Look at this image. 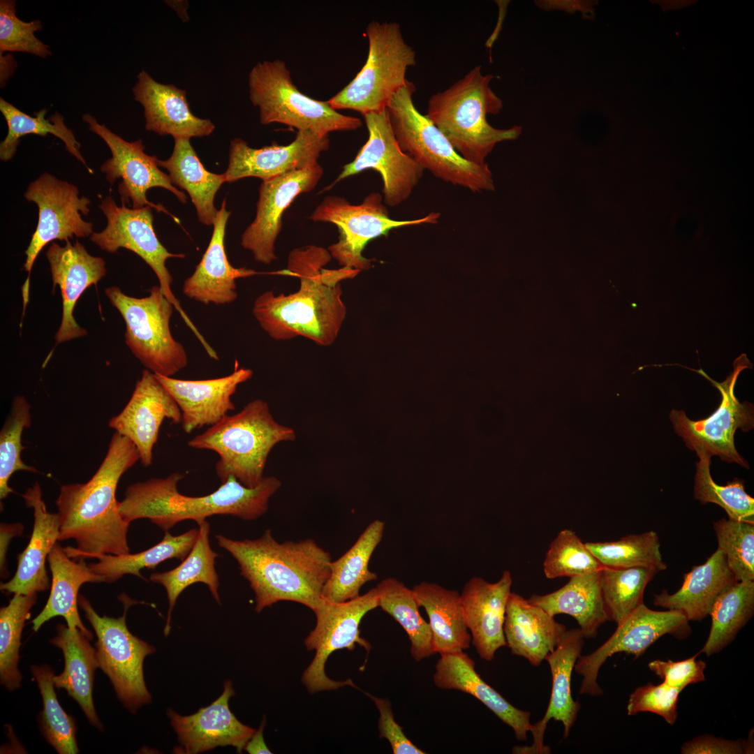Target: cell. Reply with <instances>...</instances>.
Wrapping results in <instances>:
<instances>
[{
    "label": "cell",
    "mask_w": 754,
    "mask_h": 754,
    "mask_svg": "<svg viewBox=\"0 0 754 754\" xmlns=\"http://www.w3.org/2000/svg\"><path fill=\"white\" fill-rule=\"evenodd\" d=\"M0 111L8 125L7 135L0 144L1 161H7L13 157L23 136L29 134L45 136L50 133L59 138L67 151L80 161L89 172H93L80 151V142L73 131L66 126L64 117L58 112L46 119L45 117L47 110L42 109L36 113L35 117H31L2 98H0Z\"/></svg>",
    "instance_id": "44"
},
{
    "label": "cell",
    "mask_w": 754,
    "mask_h": 754,
    "mask_svg": "<svg viewBox=\"0 0 754 754\" xmlns=\"http://www.w3.org/2000/svg\"><path fill=\"white\" fill-rule=\"evenodd\" d=\"M748 363L746 357L744 360H737L733 371L722 383L711 379L702 369L697 371L707 378L721 394L719 407L709 417L692 420L683 411L672 409L670 413L674 431L689 449L696 454L702 452L709 457L718 455L722 460L746 468H749L748 463L737 452L734 437L738 429L744 432L753 429L754 408L750 402L738 401L734 387L739 374L748 367Z\"/></svg>",
    "instance_id": "15"
},
{
    "label": "cell",
    "mask_w": 754,
    "mask_h": 754,
    "mask_svg": "<svg viewBox=\"0 0 754 754\" xmlns=\"http://www.w3.org/2000/svg\"><path fill=\"white\" fill-rule=\"evenodd\" d=\"M605 567L570 529L561 531L551 542L543 562L547 579L573 577L601 570Z\"/></svg>",
    "instance_id": "52"
},
{
    "label": "cell",
    "mask_w": 754,
    "mask_h": 754,
    "mask_svg": "<svg viewBox=\"0 0 754 754\" xmlns=\"http://www.w3.org/2000/svg\"><path fill=\"white\" fill-rule=\"evenodd\" d=\"M82 118L89 125V129L99 135L110 149L112 157L102 164L101 170L110 184L121 179L118 191L122 205L131 201L133 208L150 206L170 215L163 206L147 200V191L154 187L167 189L180 202H186V195L172 184L168 175L159 169L158 158L145 152L142 140L128 142L99 124L91 114H84Z\"/></svg>",
    "instance_id": "19"
},
{
    "label": "cell",
    "mask_w": 754,
    "mask_h": 754,
    "mask_svg": "<svg viewBox=\"0 0 754 754\" xmlns=\"http://www.w3.org/2000/svg\"><path fill=\"white\" fill-rule=\"evenodd\" d=\"M754 613V581L735 582L714 601L709 615L711 626L708 638L698 652L707 656L730 644Z\"/></svg>",
    "instance_id": "43"
},
{
    "label": "cell",
    "mask_w": 754,
    "mask_h": 754,
    "mask_svg": "<svg viewBox=\"0 0 754 754\" xmlns=\"http://www.w3.org/2000/svg\"><path fill=\"white\" fill-rule=\"evenodd\" d=\"M43 29L40 20L24 22L16 15L13 0L0 1V52H21L43 59L52 55L50 47L40 41L35 32Z\"/></svg>",
    "instance_id": "53"
},
{
    "label": "cell",
    "mask_w": 754,
    "mask_h": 754,
    "mask_svg": "<svg viewBox=\"0 0 754 754\" xmlns=\"http://www.w3.org/2000/svg\"><path fill=\"white\" fill-rule=\"evenodd\" d=\"M37 593L14 594L0 609V679L8 690L20 687L22 676L17 668L22 632L31 616Z\"/></svg>",
    "instance_id": "46"
},
{
    "label": "cell",
    "mask_w": 754,
    "mask_h": 754,
    "mask_svg": "<svg viewBox=\"0 0 754 754\" xmlns=\"http://www.w3.org/2000/svg\"><path fill=\"white\" fill-rule=\"evenodd\" d=\"M369 50L355 77L327 102L334 110H351L363 115L386 109L416 64L415 52L394 22L372 21L366 29Z\"/></svg>",
    "instance_id": "9"
},
{
    "label": "cell",
    "mask_w": 754,
    "mask_h": 754,
    "mask_svg": "<svg viewBox=\"0 0 754 754\" xmlns=\"http://www.w3.org/2000/svg\"><path fill=\"white\" fill-rule=\"evenodd\" d=\"M23 526L20 523L14 524H1V572H6V555L10 540L13 536L21 535Z\"/></svg>",
    "instance_id": "58"
},
{
    "label": "cell",
    "mask_w": 754,
    "mask_h": 754,
    "mask_svg": "<svg viewBox=\"0 0 754 754\" xmlns=\"http://www.w3.org/2000/svg\"><path fill=\"white\" fill-rule=\"evenodd\" d=\"M216 538L249 582L257 612L283 600L300 603L312 611L320 603L332 559L313 540L279 542L269 529L255 540H236L223 535Z\"/></svg>",
    "instance_id": "3"
},
{
    "label": "cell",
    "mask_w": 754,
    "mask_h": 754,
    "mask_svg": "<svg viewBox=\"0 0 754 754\" xmlns=\"http://www.w3.org/2000/svg\"><path fill=\"white\" fill-rule=\"evenodd\" d=\"M753 751V734L746 740H728L705 734L685 742L681 747L683 754H742Z\"/></svg>",
    "instance_id": "57"
},
{
    "label": "cell",
    "mask_w": 754,
    "mask_h": 754,
    "mask_svg": "<svg viewBox=\"0 0 754 754\" xmlns=\"http://www.w3.org/2000/svg\"><path fill=\"white\" fill-rule=\"evenodd\" d=\"M157 163L159 167L168 170L174 186L188 192L199 221L206 226L214 225L219 211L214 200L225 183L223 175L205 169L188 138L175 139L170 157L166 160L158 159Z\"/></svg>",
    "instance_id": "38"
},
{
    "label": "cell",
    "mask_w": 754,
    "mask_h": 754,
    "mask_svg": "<svg viewBox=\"0 0 754 754\" xmlns=\"http://www.w3.org/2000/svg\"><path fill=\"white\" fill-rule=\"evenodd\" d=\"M366 694L374 701L379 712V737L385 738L389 741L394 754L426 753L406 736L402 727L395 721L388 700Z\"/></svg>",
    "instance_id": "56"
},
{
    "label": "cell",
    "mask_w": 754,
    "mask_h": 754,
    "mask_svg": "<svg viewBox=\"0 0 754 754\" xmlns=\"http://www.w3.org/2000/svg\"><path fill=\"white\" fill-rule=\"evenodd\" d=\"M27 507L34 510V526L29 542L17 556V567L11 579L0 585L9 593L27 595L50 588L45 561L59 540V519L57 513L47 511L38 482L22 495Z\"/></svg>",
    "instance_id": "29"
},
{
    "label": "cell",
    "mask_w": 754,
    "mask_h": 754,
    "mask_svg": "<svg viewBox=\"0 0 754 754\" xmlns=\"http://www.w3.org/2000/svg\"><path fill=\"white\" fill-rule=\"evenodd\" d=\"M31 670L43 700L40 718L43 736L58 753H77L75 720L65 712L57 700L52 670L44 665L32 666Z\"/></svg>",
    "instance_id": "48"
},
{
    "label": "cell",
    "mask_w": 754,
    "mask_h": 754,
    "mask_svg": "<svg viewBox=\"0 0 754 754\" xmlns=\"http://www.w3.org/2000/svg\"><path fill=\"white\" fill-rule=\"evenodd\" d=\"M697 454L694 498L702 504L720 505L730 519L754 522V498L746 492L744 481L735 478L725 486L716 484L710 473L711 457L702 452Z\"/></svg>",
    "instance_id": "49"
},
{
    "label": "cell",
    "mask_w": 754,
    "mask_h": 754,
    "mask_svg": "<svg viewBox=\"0 0 754 754\" xmlns=\"http://www.w3.org/2000/svg\"><path fill=\"white\" fill-rule=\"evenodd\" d=\"M230 214L224 199L208 246L193 273L184 282L182 292L191 300L204 304L231 303L237 297L236 279L257 273L246 267L236 268L228 261L224 239Z\"/></svg>",
    "instance_id": "30"
},
{
    "label": "cell",
    "mask_w": 754,
    "mask_h": 754,
    "mask_svg": "<svg viewBox=\"0 0 754 754\" xmlns=\"http://www.w3.org/2000/svg\"><path fill=\"white\" fill-rule=\"evenodd\" d=\"M412 589L419 606L428 616L435 653L442 655L467 649L471 636L460 593L427 582H422Z\"/></svg>",
    "instance_id": "36"
},
{
    "label": "cell",
    "mask_w": 754,
    "mask_h": 754,
    "mask_svg": "<svg viewBox=\"0 0 754 754\" xmlns=\"http://www.w3.org/2000/svg\"><path fill=\"white\" fill-rule=\"evenodd\" d=\"M323 175V168L316 162L262 182L256 217L241 237L242 246L250 251L257 262L269 265L277 258L274 244L284 212L297 196L312 191Z\"/></svg>",
    "instance_id": "20"
},
{
    "label": "cell",
    "mask_w": 754,
    "mask_h": 754,
    "mask_svg": "<svg viewBox=\"0 0 754 754\" xmlns=\"http://www.w3.org/2000/svg\"><path fill=\"white\" fill-rule=\"evenodd\" d=\"M378 607L376 587L363 595L342 603H332L322 597L313 610L316 623L304 640L308 651H315L311 663L304 671L301 681L310 693L336 690L349 685L356 687L350 679L334 681L325 673V663L335 651L347 649L353 651L355 645L369 652L371 644L360 637V624L369 612Z\"/></svg>",
    "instance_id": "13"
},
{
    "label": "cell",
    "mask_w": 754,
    "mask_h": 754,
    "mask_svg": "<svg viewBox=\"0 0 754 754\" xmlns=\"http://www.w3.org/2000/svg\"><path fill=\"white\" fill-rule=\"evenodd\" d=\"M381 194H369L359 205H352L343 198L328 195L316 207L309 219L313 221L334 224L339 230L338 241L328 251L341 267L362 271L371 266V260L362 256L366 245L372 239L387 235L394 228L436 223L440 214L431 212L413 220H394L383 203Z\"/></svg>",
    "instance_id": "12"
},
{
    "label": "cell",
    "mask_w": 754,
    "mask_h": 754,
    "mask_svg": "<svg viewBox=\"0 0 754 754\" xmlns=\"http://www.w3.org/2000/svg\"><path fill=\"white\" fill-rule=\"evenodd\" d=\"M657 572L645 567L602 569L601 591L608 620L619 625L644 603L646 586Z\"/></svg>",
    "instance_id": "45"
},
{
    "label": "cell",
    "mask_w": 754,
    "mask_h": 754,
    "mask_svg": "<svg viewBox=\"0 0 754 754\" xmlns=\"http://www.w3.org/2000/svg\"><path fill=\"white\" fill-rule=\"evenodd\" d=\"M566 628L539 606L511 592L503 624L507 646L512 654L538 666L557 646Z\"/></svg>",
    "instance_id": "32"
},
{
    "label": "cell",
    "mask_w": 754,
    "mask_h": 754,
    "mask_svg": "<svg viewBox=\"0 0 754 754\" xmlns=\"http://www.w3.org/2000/svg\"><path fill=\"white\" fill-rule=\"evenodd\" d=\"M512 579L504 570L496 582L473 577L464 586L461 595L471 642L482 659L491 661L501 647L507 646L503 631L505 610Z\"/></svg>",
    "instance_id": "26"
},
{
    "label": "cell",
    "mask_w": 754,
    "mask_h": 754,
    "mask_svg": "<svg viewBox=\"0 0 754 754\" xmlns=\"http://www.w3.org/2000/svg\"><path fill=\"white\" fill-rule=\"evenodd\" d=\"M363 117L368 139L353 161L344 165L341 172L327 189L348 177L373 169L380 174L383 180L384 204L397 206L410 197L424 170L401 149L387 109L367 113Z\"/></svg>",
    "instance_id": "17"
},
{
    "label": "cell",
    "mask_w": 754,
    "mask_h": 754,
    "mask_svg": "<svg viewBox=\"0 0 754 754\" xmlns=\"http://www.w3.org/2000/svg\"><path fill=\"white\" fill-rule=\"evenodd\" d=\"M718 549L738 582L754 581V522L723 518L714 523Z\"/></svg>",
    "instance_id": "51"
},
{
    "label": "cell",
    "mask_w": 754,
    "mask_h": 754,
    "mask_svg": "<svg viewBox=\"0 0 754 754\" xmlns=\"http://www.w3.org/2000/svg\"><path fill=\"white\" fill-rule=\"evenodd\" d=\"M172 396L182 412L181 424L187 434L213 426L235 409L231 397L238 385L249 380L253 371L239 368L230 374L205 380H184L155 374Z\"/></svg>",
    "instance_id": "24"
},
{
    "label": "cell",
    "mask_w": 754,
    "mask_h": 754,
    "mask_svg": "<svg viewBox=\"0 0 754 754\" xmlns=\"http://www.w3.org/2000/svg\"><path fill=\"white\" fill-rule=\"evenodd\" d=\"M52 574L50 596L42 611L32 621V629L38 631L46 621L56 616L65 619L67 626L77 628L90 640L92 633L84 626L77 609L78 591L87 582H105L83 558L72 559L64 548L56 543L47 556Z\"/></svg>",
    "instance_id": "33"
},
{
    "label": "cell",
    "mask_w": 754,
    "mask_h": 754,
    "mask_svg": "<svg viewBox=\"0 0 754 754\" xmlns=\"http://www.w3.org/2000/svg\"><path fill=\"white\" fill-rule=\"evenodd\" d=\"M234 695L232 682L227 680L220 697L196 713L185 716L169 709L167 715L180 744L175 753L195 754L225 746L242 753L256 730L242 723L230 711L228 702Z\"/></svg>",
    "instance_id": "23"
},
{
    "label": "cell",
    "mask_w": 754,
    "mask_h": 754,
    "mask_svg": "<svg viewBox=\"0 0 754 754\" xmlns=\"http://www.w3.org/2000/svg\"><path fill=\"white\" fill-rule=\"evenodd\" d=\"M24 198L37 205L38 221L25 251L24 268L28 276L22 288L24 310L29 298L30 274L44 246L55 239L66 241L74 235L85 237L94 232L93 223L82 218V215L89 214L91 200L84 196L80 198L75 185L45 172L30 183Z\"/></svg>",
    "instance_id": "16"
},
{
    "label": "cell",
    "mask_w": 754,
    "mask_h": 754,
    "mask_svg": "<svg viewBox=\"0 0 754 754\" xmlns=\"http://www.w3.org/2000/svg\"><path fill=\"white\" fill-rule=\"evenodd\" d=\"M249 89L250 101L258 108L260 121L264 125L279 123L320 136L355 131L362 126L359 118L341 114L327 101L300 91L286 63L279 59L259 62L251 68Z\"/></svg>",
    "instance_id": "8"
},
{
    "label": "cell",
    "mask_w": 754,
    "mask_h": 754,
    "mask_svg": "<svg viewBox=\"0 0 754 754\" xmlns=\"http://www.w3.org/2000/svg\"><path fill=\"white\" fill-rule=\"evenodd\" d=\"M198 525L197 540L186 557L176 568L163 572H154L150 580L161 584L165 589L169 608L164 634L167 636L171 628V614L181 593L195 583L206 584L215 600L220 605L219 575L215 568V560L219 554L212 550L209 543L210 526L206 519L196 522Z\"/></svg>",
    "instance_id": "40"
},
{
    "label": "cell",
    "mask_w": 754,
    "mask_h": 754,
    "mask_svg": "<svg viewBox=\"0 0 754 754\" xmlns=\"http://www.w3.org/2000/svg\"><path fill=\"white\" fill-rule=\"evenodd\" d=\"M45 256L50 267L53 290L58 285L62 298V318L55 335L57 343L84 337L87 331L77 323L73 310L83 292L105 276V262L101 257L90 255L77 240L73 244L66 240L64 246L53 242Z\"/></svg>",
    "instance_id": "25"
},
{
    "label": "cell",
    "mask_w": 754,
    "mask_h": 754,
    "mask_svg": "<svg viewBox=\"0 0 754 754\" xmlns=\"http://www.w3.org/2000/svg\"><path fill=\"white\" fill-rule=\"evenodd\" d=\"M415 86L406 80L387 105L390 121L401 149L424 170L443 181L473 192L493 191L492 173L487 163L461 157L443 133L415 108Z\"/></svg>",
    "instance_id": "7"
},
{
    "label": "cell",
    "mask_w": 754,
    "mask_h": 754,
    "mask_svg": "<svg viewBox=\"0 0 754 754\" xmlns=\"http://www.w3.org/2000/svg\"><path fill=\"white\" fill-rule=\"evenodd\" d=\"M56 630V635L50 642L61 650L64 668L61 674L54 675V686L65 689L79 704L90 723L102 730L93 701L94 672L98 667L96 649L77 628L59 624Z\"/></svg>",
    "instance_id": "35"
},
{
    "label": "cell",
    "mask_w": 754,
    "mask_h": 754,
    "mask_svg": "<svg viewBox=\"0 0 754 754\" xmlns=\"http://www.w3.org/2000/svg\"><path fill=\"white\" fill-rule=\"evenodd\" d=\"M384 530L383 521H373L345 554L332 561L330 574L322 591L324 599L332 603L354 599L360 596L364 584L377 579V575L369 570V563L383 538Z\"/></svg>",
    "instance_id": "39"
},
{
    "label": "cell",
    "mask_w": 754,
    "mask_h": 754,
    "mask_svg": "<svg viewBox=\"0 0 754 754\" xmlns=\"http://www.w3.org/2000/svg\"><path fill=\"white\" fill-rule=\"evenodd\" d=\"M735 582L724 554L717 549L705 563L694 566L683 575V584L677 591L670 594L663 590L654 595L653 604L679 611L688 621H701L709 615L717 597Z\"/></svg>",
    "instance_id": "34"
},
{
    "label": "cell",
    "mask_w": 754,
    "mask_h": 754,
    "mask_svg": "<svg viewBox=\"0 0 754 754\" xmlns=\"http://www.w3.org/2000/svg\"><path fill=\"white\" fill-rule=\"evenodd\" d=\"M600 572L571 577L556 591L533 594L526 600L552 616L559 614L572 616L584 638H593L599 627L608 621L602 596Z\"/></svg>",
    "instance_id": "37"
},
{
    "label": "cell",
    "mask_w": 754,
    "mask_h": 754,
    "mask_svg": "<svg viewBox=\"0 0 754 754\" xmlns=\"http://www.w3.org/2000/svg\"><path fill=\"white\" fill-rule=\"evenodd\" d=\"M265 725V718H263L259 728L255 731L252 737L246 743L244 749L250 754H270L272 752L267 746L263 738V730Z\"/></svg>",
    "instance_id": "59"
},
{
    "label": "cell",
    "mask_w": 754,
    "mask_h": 754,
    "mask_svg": "<svg viewBox=\"0 0 754 754\" xmlns=\"http://www.w3.org/2000/svg\"><path fill=\"white\" fill-rule=\"evenodd\" d=\"M137 298L112 286L105 290L126 325L125 343L140 362L155 374L172 377L188 364L184 346L173 337L170 321L175 306L159 286Z\"/></svg>",
    "instance_id": "10"
},
{
    "label": "cell",
    "mask_w": 754,
    "mask_h": 754,
    "mask_svg": "<svg viewBox=\"0 0 754 754\" xmlns=\"http://www.w3.org/2000/svg\"><path fill=\"white\" fill-rule=\"evenodd\" d=\"M376 589L378 607L406 631L411 642L412 657L420 662L436 653L429 623L420 613L413 589L394 577L383 579Z\"/></svg>",
    "instance_id": "42"
},
{
    "label": "cell",
    "mask_w": 754,
    "mask_h": 754,
    "mask_svg": "<svg viewBox=\"0 0 754 754\" xmlns=\"http://www.w3.org/2000/svg\"><path fill=\"white\" fill-rule=\"evenodd\" d=\"M165 419L181 424L182 412L155 374L146 369L127 404L110 420L108 426L134 444L141 464L147 467L152 463L153 449Z\"/></svg>",
    "instance_id": "21"
},
{
    "label": "cell",
    "mask_w": 754,
    "mask_h": 754,
    "mask_svg": "<svg viewBox=\"0 0 754 754\" xmlns=\"http://www.w3.org/2000/svg\"><path fill=\"white\" fill-rule=\"evenodd\" d=\"M681 691L664 682L658 685L649 683L640 686L629 697L628 715L651 712L662 716L670 725H674L677 718V702Z\"/></svg>",
    "instance_id": "54"
},
{
    "label": "cell",
    "mask_w": 754,
    "mask_h": 754,
    "mask_svg": "<svg viewBox=\"0 0 754 754\" xmlns=\"http://www.w3.org/2000/svg\"><path fill=\"white\" fill-rule=\"evenodd\" d=\"M295 438L293 428L274 419L267 402L256 399L238 413L227 415L187 444L219 454L215 471L221 483L233 476L244 486L253 488L265 477V467L273 448Z\"/></svg>",
    "instance_id": "6"
},
{
    "label": "cell",
    "mask_w": 754,
    "mask_h": 754,
    "mask_svg": "<svg viewBox=\"0 0 754 754\" xmlns=\"http://www.w3.org/2000/svg\"><path fill=\"white\" fill-rule=\"evenodd\" d=\"M31 406L23 396H15L10 411L0 431V498L13 493L8 482L17 471L36 473L37 470L22 460V434L31 423Z\"/></svg>",
    "instance_id": "50"
},
{
    "label": "cell",
    "mask_w": 754,
    "mask_h": 754,
    "mask_svg": "<svg viewBox=\"0 0 754 754\" xmlns=\"http://www.w3.org/2000/svg\"><path fill=\"white\" fill-rule=\"evenodd\" d=\"M494 77L484 75L481 66L474 67L447 89L433 94L425 114L461 157L478 165L486 163L497 143L515 140L522 133L519 126L501 129L488 123L487 115L498 114L503 105L489 86Z\"/></svg>",
    "instance_id": "5"
},
{
    "label": "cell",
    "mask_w": 754,
    "mask_h": 754,
    "mask_svg": "<svg viewBox=\"0 0 754 754\" xmlns=\"http://www.w3.org/2000/svg\"><path fill=\"white\" fill-rule=\"evenodd\" d=\"M140 460L134 444L114 432L100 466L85 483L62 485L56 500L59 540L73 539L77 547H65L73 558L95 554H129L130 523L121 516L116 498L121 477Z\"/></svg>",
    "instance_id": "2"
},
{
    "label": "cell",
    "mask_w": 754,
    "mask_h": 754,
    "mask_svg": "<svg viewBox=\"0 0 754 754\" xmlns=\"http://www.w3.org/2000/svg\"><path fill=\"white\" fill-rule=\"evenodd\" d=\"M120 600L124 610L118 618L98 615L87 599L80 596L78 603L97 637L95 643L98 667L108 675L120 701L131 711L151 701L145 682V658L155 648L133 635L126 626L128 607L137 603L126 595Z\"/></svg>",
    "instance_id": "11"
},
{
    "label": "cell",
    "mask_w": 754,
    "mask_h": 754,
    "mask_svg": "<svg viewBox=\"0 0 754 754\" xmlns=\"http://www.w3.org/2000/svg\"><path fill=\"white\" fill-rule=\"evenodd\" d=\"M99 208L107 219V226L100 232H93L90 240L101 250L116 253L124 248L139 256L156 274L164 295L173 304L186 325L193 332L205 349L209 347L204 337L184 311L172 293V276L166 267L168 258H183V253L167 250L158 239L153 226L154 216L150 206L128 208L118 206L109 195L102 200Z\"/></svg>",
    "instance_id": "14"
},
{
    "label": "cell",
    "mask_w": 754,
    "mask_h": 754,
    "mask_svg": "<svg viewBox=\"0 0 754 754\" xmlns=\"http://www.w3.org/2000/svg\"><path fill=\"white\" fill-rule=\"evenodd\" d=\"M330 147L329 136H320L309 131H297L287 145L272 144L253 148L241 138L231 140L229 161L223 173L225 182L245 177L267 181L283 174L304 169L315 163L320 154Z\"/></svg>",
    "instance_id": "22"
},
{
    "label": "cell",
    "mask_w": 754,
    "mask_h": 754,
    "mask_svg": "<svg viewBox=\"0 0 754 754\" xmlns=\"http://www.w3.org/2000/svg\"><path fill=\"white\" fill-rule=\"evenodd\" d=\"M198 536V529L191 528L183 534L172 535L168 531L159 542L139 553L121 555L95 554L91 558L98 562L89 563L90 568L112 583L125 575H133L141 579L142 568L154 569L160 563L170 559L183 561L191 550Z\"/></svg>",
    "instance_id": "41"
},
{
    "label": "cell",
    "mask_w": 754,
    "mask_h": 754,
    "mask_svg": "<svg viewBox=\"0 0 754 754\" xmlns=\"http://www.w3.org/2000/svg\"><path fill=\"white\" fill-rule=\"evenodd\" d=\"M328 250L308 245L291 251L287 269L281 273L297 277L299 288L288 295L266 291L255 300L253 314L261 328L274 340L297 337L320 346L336 340L346 316L341 282L360 271L341 267L327 269Z\"/></svg>",
    "instance_id": "1"
},
{
    "label": "cell",
    "mask_w": 754,
    "mask_h": 754,
    "mask_svg": "<svg viewBox=\"0 0 754 754\" xmlns=\"http://www.w3.org/2000/svg\"><path fill=\"white\" fill-rule=\"evenodd\" d=\"M135 99L144 108L145 128L174 139L202 138L215 129L212 121L193 114L185 90L159 83L145 70L137 75L133 87Z\"/></svg>",
    "instance_id": "27"
},
{
    "label": "cell",
    "mask_w": 754,
    "mask_h": 754,
    "mask_svg": "<svg viewBox=\"0 0 754 754\" xmlns=\"http://www.w3.org/2000/svg\"><path fill=\"white\" fill-rule=\"evenodd\" d=\"M585 545L604 567H645L658 572L667 568L658 534L653 531L629 535L616 541L587 542Z\"/></svg>",
    "instance_id": "47"
},
{
    "label": "cell",
    "mask_w": 754,
    "mask_h": 754,
    "mask_svg": "<svg viewBox=\"0 0 754 754\" xmlns=\"http://www.w3.org/2000/svg\"><path fill=\"white\" fill-rule=\"evenodd\" d=\"M688 622L679 611H656L642 603L617 625L615 632L602 646L590 654L580 655L578 658L574 670L582 676L579 694L592 696L603 694L597 683L599 670L614 653L624 652L639 658L665 635L684 639L691 632Z\"/></svg>",
    "instance_id": "18"
},
{
    "label": "cell",
    "mask_w": 754,
    "mask_h": 754,
    "mask_svg": "<svg viewBox=\"0 0 754 754\" xmlns=\"http://www.w3.org/2000/svg\"><path fill=\"white\" fill-rule=\"evenodd\" d=\"M584 639L580 628L566 630L555 649L545 657L552 676L549 702L542 719L531 726L533 744L527 748L515 747L514 753H549V748L543 745V737L547 724L551 719L561 721L564 727L563 738L568 737L581 707L572 697L571 677L575 663L581 655Z\"/></svg>",
    "instance_id": "28"
},
{
    "label": "cell",
    "mask_w": 754,
    "mask_h": 754,
    "mask_svg": "<svg viewBox=\"0 0 754 754\" xmlns=\"http://www.w3.org/2000/svg\"><path fill=\"white\" fill-rule=\"evenodd\" d=\"M433 680L441 689L459 690L475 697L510 726L519 741L526 740L532 726L530 712L512 705L485 682L475 670L474 660L464 651L441 655Z\"/></svg>",
    "instance_id": "31"
},
{
    "label": "cell",
    "mask_w": 754,
    "mask_h": 754,
    "mask_svg": "<svg viewBox=\"0 0 754 754\" xmlns=\"http://www.w3.org/2000/svg\"><path fill=\"white\" fill-rule=\"evenodd\" d=\"M699 654L679 661L657 659L649 662L648 667L663 680V682L683 690L688 685L705 680L706 663L703 660H696Z\"/></svg>",
    "instance_id": "55"
},
{
    "label": "cell",
    "mask_w": 754,
    "mask_h": 754,
    "mask_svg": "<svg viewBox=\"0 0 754 754\" xmlns=\"http://www.w3.org/2000/svg\"><path fill=\"white\" fill-rule=\"evenodd\" d=\"M184 477V474L174 473L165 478H151L128 486L119 502L122 517L128 523L149 519L165 531L182 521L197 522L217 515L251 521L266 513L270 498L281 487V480L274 476L264 477L253 488L230 476L212 493L189 496L177 489Z\"/></svg>",
    "instance_id": "4"
}]
</instances>
